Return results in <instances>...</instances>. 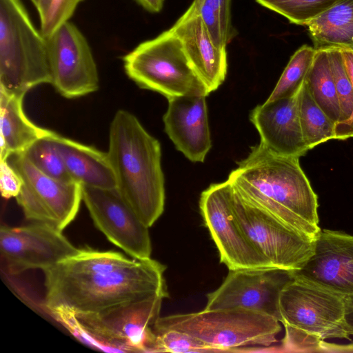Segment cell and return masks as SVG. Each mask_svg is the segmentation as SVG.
<instances>
[{"label": "cell", "mask_w": 353, "mask_h": 353, "mask_svg": "<svg viewBox=\"0 0 353 353\" xmlns=\"http://www.w3.org/2000/svg\"><path fill=\"white\" fill-rule=\"evenodd\" d=\"M165 267L152 259H129L114 251L79 249L43 270L48 310L97 312L127 301L168 296Z\"/></svg>", "instance_id": "6da1fadb"}, {"label": "cell", "mask_w": 353, "mask_h": 353, "mask_svg": "<svg viewBox=\"0 0 353 353\" xmlns=\"http://www.w3.org/2000/svg\"><path fill=\"white\" fill-rule=\"evenodd\" d=\"M237 165L228 181L242 196L303 236L316 240L321 230L318 196L299 158L276 154L259 143Z\"/></svg>", "instance_id": "7a4b0ae2"}, {"label": "cell", "mask_w": 353, "mask_h": 353, "mask_svg": "<svg viewBox=\"0 0 353 353\" xmlns=\"http://www.w3.org/2000/svg\"><path fill=\"white\" fill-rule=\"evenodd\" d=\"M108 154L117 190L148 228L161 216L165 205L164 176L159 141L132 113L119 110L109 129Z\"/></svg>", "instance_id": "3957f363"}, {"label": "cell", "mask_w": 353, "mask_h": 353, "mask_svg": "<svg viewBox=\"0 0 353 353\" xmlns=\"http://www.w3.org/2000/svg\"><path fill=\"white\" fill-rule=\"evenodd\" d=\"M343 297L293 272L279 297V322L285 328L279 352H324L327 339L350 340Z\"/></svg>", "instance_id": "277c9868"}, {"label": "cell", "mask_w": 353, "mask_h": 353, "mask_svg": "<svg viewBox=\"0 0 353 353\" xmlns=\"http://www.w3.org/2000/svg\"><path fill=\"white\" fill-rule=\"evenodd\" d=\"M166 297L154 294L91 313L59 308L52 312V316L74 337L93 349L107 352H154L152 327Z\"/></svg>", "instance_id": "5b68a950"}, {"label": "cell", "mask_w": 353, "mask_h": 353, "mask_svg": "<svg viewBox=\"0 0 353 353\" xmlns=\"http://www.w3.org/2000/svg\"><path fill=\"white\" fill-rule=\"evenodd\" d=\"M50 82L46 37L21 0H0V90L24 97Z\"/></svg>", "instance_id": "8992f818"}, {"label": "cell", "mask_w": 353, "mask_h": 353, "mask_svg": "<svg viewBox=\"0 0 353 353\" xmlns=\"http://www.w3.org/2000/svg\"><path fill=\"white\" fill-rule=\"evenodd\" d=\"M153 331L174 330L213 347L216 352H241L240 347H268L276 342L281 327L270 315L240 307L203 309L196 312L159 316Z\"/></svg>", "instance_id": "52a82bcc"}, {"label": "cell", "mask_w": 353, "mask_h": 353, "mask_svg": "<svg viewBox=\"0 0 353 353\" xmlns=\"http://www.w3.org/2000/svg\"><path fill=\"white\" fill-rule=\"evenodd\" d=\"M122 60L125 74L141 88L167 99L209 94L170 29L139 43Z\"/></svg>", "instance_id": "ba28073f"}, {"label": "cell", "mask_w": 353, "mask_h": 353, "mask_svg": "<svg viewBox=\"0 0 353 353\" xmlns=\"http://www.w3.org/2000/svg\"><path fill=\"white\" fill-rule=\"evenodd\" d=\"M231 208L235 223L270 268L296 272L314 254L316 241L303 236L233 187Z\"/></svg>", "instance_id": "9c48e42d"}, {"label": "cell", "mask_w": 353, "mask_h": 353, "mask_svg": "<svg viewBox=\"0 0 353 353\" xmlns=\"http://www.w3.org/2000/svg\"><path fill=\"white\" fill-rule=\"evenodd\" d=\"M7 160L23 181L15 199L26 218L62 231L78 213L82 201V185L46 175L23 152L11 154Z\"/></svg>", "instance_id": "30bf717a"}, {"label": "cell", "mask_w": 353, "mask_h": 353, "mask_svg": "<svg viewBox=\"0 0 353 353\" xmlns=\"http://www.w3.org/2000/svg\"><path fill=\"white\" fill-rule=\"evenodd\" d=\"M46 39L50 84L56 91L66 99L96 92L99 88L97 64L91 48L80 30L68 21Z\"/></svg>", "instance_id": "8fae6325"}, {"label": "cell", "mask_w": 353, "mask_h": 353, "mask_svg": "<svg viewBox=\"0 0 353 353\" xmlns=\"http://www.w3.org/2000/svg\"><path fill=\"white\" fill-rule=\"evenodd\" d=\"M232 186L211 184L201 194L199 208L205 226L229 270L272 268L235 223L231 208Z\"/></svg>", "instance_id": "7c38bea8"}, {"label": "cell", "mask_w": 353, "mask_h": 353, "mask_svg": "<svg viewBox=\"0 0 353 353\" xmlns=\"http://www.w3.org/2000/svg\"><path fill=\"white\" fill-rule=\"evenodd\" d=\"M74 247L61 231L46 223L0 228V251L7 272L12 275L28 270H42L76 254Z\"/></svg>", "instance_id": "4fadbf2b"}, {"label": "cell", "mask_w": 353, "mask_h": 353, "mask_svg": "<svg viewBox=\"0 0 353 353\" xmlns=\"http://www.w3.org/2000/svg\"><path fill=\"white\" fill-rule=\"evenodd\" d=\"M83 201L96 227L132 258H150L148 227L138 217L117 189L82 185Z\"/></svg>", "instance_id": "5bb4252c"}, {"label": "cell", "mask_w": 353, "mask_h": 353, "mask_svg": "<svg viewBox=\"0 0 353 353\" xmlns=\"http://www.w3.org/2000/svg\"><path fill=\"white\" fill-rule=\"evenodd\" d=\"M293 272L274 268L229 270L221 285L207 294L204 309L240 307L279 321V297Z\"/></svg>", "instance_id": "9a60e30c"}, {"label": "cell", "mask_w": 353, "mask_h": 353, "mask_svg": "<svg viewBox=\"0 0 353 353\" xmlns=\"http://www.w3.org/2000/svg\"><path fill=\"white\" fill-rule=\"evenodd\" d=\"M294 273L343 295L353 294V235L321 230L314 254Z\"/></svg>", "instance_id": "2e32d148"}, {"label": "cell", "mask_w": 353, "mask_h": 353, "mask_svg": "<svg viewBox=\"0 0 353 353\" xmlns=\"http://www.w3.org/2000/svg\"><path fill=\"white\" fill-rule=\"evenodd\" d=\"M299 90L290 97L265 101L250 113V119L259 134L260 143L276 154L300 158L310 150L299 120Z\"/></svg>", "instance_id": "e0dca14e"}, {"label": "cell", "mask_w": 353, "mask_h": 353, "mask_svg": "<svg viewBox=\"0 0 353 353\" xmlns=\"http://www.w3.org/2000/svg\"><path fill=\"white\" fill-rule=\"evenodd\" d=\"M170 30L181 41L189 62L208 93L215 91L226 77V48L214 42L192 3Z\"/></svg>", "instance_id": "ac0fdd59"}, {"label": "cell", "mask_w": 353, "mask_h": 353, "mask_svg": "<svg viewBox=\"0 0 353 353\" xmlns=\"http://www.w3.org/2000/svg\"><path fill=\"white\" fill-rule=\"evenodd\" d=\"M206 96L185 95L168 99L165 132L176 148L192 162H203L212 147Z\"/></svg>", "instance_id": "d6986e66"}, {"label": "cell", "mask_w": 353, "mask_h": 353, "mask_svg": "<svg viewBox=\"0 0 353 353\" xmlns=\"http://www.w3.org/2000/svg\"><path fill=\"white\" fill-rule=\"evenodd\" d=\"M51 138L73 181L83 186L117 189L116 176L108 152L54 132Z\"/></svg>", "instance_id": "ffe728a7"}, {"label": "cell", "mask_w": 353, "mask_h": 353, "mask_svg": "<svg viewBox=\"0 0 353 353\" xmlns=\"http://www.w3.org/2000/svg\"><path fill=\"white\" fill-rule=\"evenodd\" d=\"M23 98L0 90L1 160L24 152L35 141L53 132L30 121L23 111Z\"/></svg>", "instance_id": "44dd1931"}, {"label": "cell", "mask_w": 353, "mask_h": 353, "mask_svg": "<svg viewBox=\"0 0 353 353\" xmlns=\"http://www.w3.org/2000/svg\"><path fill=\"white\" fill-rule=\"evenodd\" d=\"M306 26L316 50H353V0H339Z\"/></svg>", "instance_id": "7402d4cb"}, {"label": "cell", "mask_w": 353, "mask_h": 353, "mask_svg": "<svg viewBox=\"0 0 353 353\" xmlns=\"http://www.w3.org/2000/svg\"><path fill=\"white\" fill-rule=\"evenodd\" d=\"M304 83L317 105L336 125L339 124L341 110L327 50H316Z\"/></svg>", "instance_id": "603a6c76"}, {"label": "cell", "mask_w": 353, "mask_h": 353, "mask_svg": "<svg viewBox=\"0 0 353 353\" xmlns=\"http://www.w3.org/2000/svg\"><path fill=\"white\" fill-rule=\"evenodd\" d=\"M299 114L303 137L309 150L335 139L336 123L314 101L304 82L299 94Z\"/></svg>", "instance_id": "cb8c5ba5"}, {"label": "cell", "mask_w": 353, "mask_h": 353, "mask_svg": "<svg viewBox=\"0 0 353 353\" xmlns=\"http://www.w3.org/2000/svg\"><path fill=\"white\" fill-rule=\"evenodd\" d=\"M192 3L216 45L226 48L237 34L232 23L231 0H194Z\"/></svg>", "instance_id": "d4e9b609"}, {"label": "cell", "mask_w": 353, "mask_h": 353, "mask_svg": "<svg viewBox=\"0 0 353 353\" xmlns=\"http://www.w3.org/2000/svg\"><path fill=\"white\" fill-rule=\"evenodd\" d=\"M316 50L303 45L291 57L276 86L266 101L292 97L301 88L312 64Z\"/></svg>", "instance_id": "484cf974"}, {"label": "cell", "mask_w": 353, "mask_h": 353, "mask_svg": "<svg viewBox=\"0 0 353 353\" xmlns=\"http://www.w3.org/2000/svg\"><path fill=\"white\" fill-rule=\"evenodd\" d=\"M285 17L290 23L306 26L339 0H255Z\"/></svg>", "instance_id": "4316f807"}, {"label": "cell", "mask_w": 353, "mask_h": 353, "mask_svg": "<svg viewBox=\"0 0 353 353\" xmlns=\"http://www.w3.org/2000/svg\"><path fill=\"white\" fill-rule=\"evenodd\" d=\"M52 134L37 140L23 153L38 170L46 175L62 182H74L52 140Z\"/></svg>", "instance_id": "83f0119b"}, {"label": "cell", "mask_w": 353, "mask_h": 353, "mask_svg": "<svg viewBox=\"0 0 353 353\" xmlns=\"http://www.w3.org/2000/svg\"><path fill=\"white\" fill-rule=\"evenodd\" d=\"M327 51L341 110V122L336 125V130L345 124L353 115V84L345 66L341 50L330 48Z\"/></svg>", "instance_id": "f1b7e54d"}, {"label": "cell", "mask_w": 353, "mask_h": 353, "mask_svg": "<svg viewBox=\"0 0 353 353\" xmlns=\"http://www.w3.org/2000/svg\"><path fill=\"white\" fill-rule=\"evenodd\" d=\"M154 332V352H216L211 346L183 332L165 330Z\"/></svg>", "instance_id": "f546056e"}, {"label": "cell", "mask_w": 353, "mask_h": 353, "mask_svg": "<svg viewBox=\"0 0 353 353\" xmlns=\"http://www.w3.org/2000/svg\"><path fill=\"white\" fill-rule=\"evenodd\" d=\"M83 0H52L50 6L40 19V30L48 38L62 24L70 21L79 4Z\"/></svg>", "instance_id": "4dcf8cb0"}, {"label": "cell", "mask_w": 353, "mask_h": 353, "mask_svg": "<svg viewBox=\"0 0 353 353\" xmlns=\"http://www.w3.org/2000/svg\"><path fill=\"white\" fill-rule=\"evenodd\" d=\"M23 185V181L8 160L0 162V190L4 199L16 198Z\"/></svg>", "instance_id": "1f68e13d"}, {"label": "cell", "mask_w": 353, "mask_h": 353, "mask_svg": "<svg viewBox=\"0 0 353 353\" xmlns=\"http://www.w3.org/2000/svg\"><path fill=\"white\" fill-rule=\"evenodd\" d=\"M341 51L345 66L353 84V50L342 49ZM335 132V139L345 140L351 137L353 132V115L345 124L336 128Z\"/></svg>", "instance_id": "d6a6232c"}, {"label": "cell", "mask_w": 353, "mask_h": 353, "mask_svg": "<svg viewBox=\"0 0 353 353\" xmlns=\"http://www.w3.org/2000/svg\"><path fill=\"white\" fill-rule=\"evenodd\" d=\"M344 321L347 333L353 335V294L344 295Z\"/></svg>", "instance_id": "836d02e7"}, {"label": "cell", "mask_w": 353, "mask_h": 353, "mask_svg": "<svg viewBox=\"0 0 353 353\" xmlns=\"http://www.w3.org/2000/svg\"><path fill=\"white\" fill-rule=\"evenodd\" d=\"M137 4L149 12H159L163 6L164 0H134Z\"/></svg>", "instance_id": "e575fe53"}, {"label": "cell", "mask_w": 353, "mask_h": 353, "mask_svg": "<svg viewBox=\"0 0 353 353\" xmlns=\"http://www.w3.org/2000/svg\"><path fill=\"white\" fill-rule=\"evenodd\" d=\"M52 0H38L36 8L39 15L40 19H41L46 14Z\"/></svg>", "instance_id": "d590c367"}, {"label": "cell", "mask_w": 353, "mask_h": 353, "mask_svg": "<svg viewBox=\"0 0 353 353\" xmlns=\"http://www.w3.org/2000/svg\"><path fill=\"white\" fill-rule=\"evenodd\" d=\"M30 1L34 4V6L36 7L38 0H30Z\"/></svg>", "instance_id": "8d00e7d4"}, {"label": "cell", "mask_w": 353, "mask_h": 353, "mask_svg": "<svg viewBox=\"0 0 353 353\" xmlns=\"http://www.w3.org/2000/svg\"><path fill=\"white\" fill-rule=\"evenodd\" d=\"M351 137H353V132H352V133Z\"/></svg>", "instance_id": "74e56055"}]
</instances>
